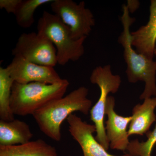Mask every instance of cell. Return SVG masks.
I'll return each instance as SVG.
<instances>
[{
    "instance_id": "cell-1",
    "label": "cell",
    "mask_w": 156,
    "mask_h": 156,
    "mask_svg": "<svg viewBox=\"0 0 156 156\" xmlns=\"http://www.w3.org/2000/svg\"><path fill=\"white\" fill-rule=\"evenodd\" d=\"M88 94L89 89L81 87L37 111L32 116L39 129L49 138L60 141L62 124L70 115L76 112L85 115L90 113L92 101L87 97Z\"/></svg>"
},
{
    "instance_id": "cell-2",
    "label": "cell",
    "mask_w": 156,
    "mask_h": 156,
    "mask_svg": "<svg viewBox=\"0 0 156 156\" xmlns=\"http://www.w3.org/2000/svg\"><path fill=\"white\" fill-rule=\"evenodd\" d=\"M122 12L121 20L123 31L118 41L123 48L127 79L131 83L139 81L144 83V90L140 96V100L156 97V61L134 50L131 44L130 29L135 19L130 16L126 4L123 5Z\"/></svg>"
},
{
    "instance_id": "cell-3",
    "label": "cell",
    "mask_w": 156,
    "mask_h": 156,
    "mask_svg": "<svg viewBox=\"0 0 156 156\" xmlns=\"http://www.w3.org/2000/svg\"><path fill=\"white\" fill-rule=\"evenodd\" d=\"M69 85L66 79L54 84L41 82L20 84L14 82L11 98L12 111L17 115H32L50 101L64 96Z\"/></svg>"
},
{
    "instance_id": "cell-4",
    "label": "cell",
    "mask_w": 156,
    "mask_h": 156,
    "mask_svg": "<svg viewBox=\"0 0 156 156\" xmlns=\"http://www.w3.org/2000/svg\"><path fill=\"white\" fill-rule=\"evenodd\" d=\"M37 29L38 33L48 38L55 46L59 65L78 61L84 55V43L87 37L74 40L69 27L55 14L44 11L38 21Z\"/></svg>"
},
{
    "instance_id": "cell-5",
    "label": "cell",
    "mask_w": 156,
    "mask_h": 156,
    "mask_svg": "<svg viewBox=\"0 0 156 156\" xmlns=\"http://www.w3.org/2000/svg\"><path fill=\"white\" fill-rule=\"evenodd\" d=\"M92 83L96 84L100 91L99 98L90 110V118L96 129L95 138L106 150L109 147L104 120L105 108L110 93H117L119 91L122 79L119 75L113 74L110 65L97 66L92 70L90 77Z\"/></svg>"
},
{
    "instance_id": "cell-6",
    "label": "cell",
    "mask_w": 156,
    "mask_h": 156,
    "mask_svg": "<svg viewBox=\"0 0 156 156\" xmlns=\"http://www.w3.org/2000/svg\"><path fill=\"white\" fill-rule=\"evenodd\" d=\"M52 11L69 27L74 40L87 37L95 25V17L85 2L79 4L72 0H54Z\"/></svg>"
},
{
    "instance_id": "cell-7",
    "label": "cell",
    "mask_w": 156,
    "mask_h": 156,
    "mask_svg": "<svg viewBox=\"0 0 156 156\" xmlns=\"http://www.w3.org/2000/svg\"><path fill=\"white\" fill-rule=\"evenodd\" d=\"M12 54L40 65L54 67L57 64L55 46L48 38L38 32L21 34Z\"/></svg>"
},
{
    "instance_id": "cell-8",
    "label": "cell",
    "mask_w": 156,
    "mask_h": 156,
    "mask_svg": "<svg viewBox=\"0 0 156 156\" xmlns=\"http://www.w3.org/2000/svg\"><path fill=\"white\" fill-rule=\"evenodd\" d=\"M7 68L14 82L20 84L41 82L54 84L63 80L54 67L35 64L19 56H14Z\"/></svg>"
},
{
    "instance_id": "cell-9",
    "label": "cell",
    "mask_w": 156,
    "mask_h": 156,
    "mask_svg": "<svg viewBox=\"0 0 156 156\" xmlns=\"http://www.w3.org/2000/svg\"><path fill=\"white\" fill-rule=\"evenodd\" d=\"M66 120L70 134L80 144L83 156H132L129 153L121 156L109 153L93 136L96 131L95 125L83 121L75 114L70 115Z\"/></svg>"
},
{
    "instance_id": "cell-10",
    "label": "cell",
    "mask_w": 156,
    "mask_h": 156,
    "mask_svg": "<svg viewBox=\"0 0 156 156\" xmlns=\"http://www.w3.org/2000/svg\"><path fill=\"white\" fill-rule=\"evenodd\" d=\"M115 100L113 96H109L107 101L105 114L108 117L105 122V132L112 149L127 150L130 141L128 128L132 116L124 117L117 114L115 111Z\"/></svg>"
},
{
    "instance_id": "cell-11",
    "label": "cell",
    "mask_w": 156,
    "mask_h": 156,
    "mask_svg": "<svg viewBox=\"0 0 156 156\" xmlns=\"http://www.w3.org/2000/svg\"><path fill=\"white\" fill-rule=\"evenodd\" d=\"M131 44L137 53L153 59L156 48V0H151L149 20L131 34Z\"/></svg>"
},
{
    "instance_id": "cell-12",
    "label": "cell",
    "mask_w": 156,
    "mask_h": 156,
    "mask_svg": "<svg viewBox=\"0 0 156 156\" xmlns=\"http://www.w3.org/2000/svg\"><path fill=\"white\" fill-rule=\"evenodd\" d=\"M156 97L146 98L141 104H138L134 107L132 120L128 127L129 136L146 134L156 121Z\"/></svg>"
},
{
    "instance_id": "cell-13",
    "label": "cell",
    "mask_w": 156,
    "mask_h": 156,
    "mask_svg": "<svg viewBox=\"0 0 156 156\" xmlns=\"http://www.w3.org/2000/svg\"><path fill=\"white\" fill-rule=\"evenodd\" d=\"M33 135L30 126L23 121H0V146L24 144L31 141Z\"/></svg>"
},
{
    "instance_id": "cell-14",
    "label": "cell",
    "mask_w": 156,
    "mask_h": 156,
    "mask_svg": "<svg viewBox=\"0 0 156 156\" xmlns=\"http://www.w3.org/2000/svg\"><path fill=\"white\" fill-rule=\"evenodd\" d=\"M0 156H58L56 148L41 139L24 144L0 146Z\"/></svg>"
},
{
    "instance_id": "cell-15",
    "label": "cell",
    "mask_w": 156,
    "mask_h": 156,
    "mask_svg": "<svg viewBox=\"0 0 156 156\" xmlns=\"http://www.w3.org/2000/svg\"><path fill=\"white\" fill-rule=\"evenodd\" d=\"M14 83L7 67H0V118L1 120L6 122L15 119L11 107V91Z\"/></svg>"
},
{
    "instance_id": "cell-16",
    "label": "cell",
    "mask_w": 156,
    "mask_h": 156,
    "mask_svg": "<svg viewBox=\"0 0 156 156\" xmlns=\"http://www.w3.org/2000/svg\"><path fill=\"white\" fill-rule=\"evenodd\" d=\"M54 0H22L15 14L16 22L20 27L29 28L34 23L35 12L38 8Z\"/></svg>"
},
{
    "instance_id": "cell-17",
    "label": "cell",
    "mask_w": 156,
    "mask_h": 156,
    "mask_svg": "<svg viewBox=\"0 0 156 156\" xmlns=\"http://www.w3.org/2000/svg\"><path fill=\"white\" fill-rule=\"evenodd\" d=\"M147 140L140 142L138 139L130 141L127 150L132 156H151L154 147L156 144V122L152 131L146 134Z\"/></svg>"
},
{
    "instance_id": "cell-18",
    "label": "cell",
    "mask_w": 156,
    "mask_h": 156,
    "mask_svg": "<svg viewBox=\"0 0 156 156\" xmlns=\"http://www.w3.org/2000/svg\"><path fill=\"white\" fill-rule=\"evenodd\" d=\"M22 0H0V9H5L8 14H15Z\"/></svg>"
},
{
    "instance_id": "cell-19",
    "label": "cell",
    "mask_w": 156,
    "mask_h": 156,
    "mask_svg": "<svg viewBox=\"0 0 156 156\" xmlns=\"http://www.w3.org/2000/svg\"><path fill=\"white\" fill-rule=\"evenodd\" d=\"M126 5L129 13H133L139 8L140 2L136 0H128Z\"/></svg>"
},
{
    "instance_id": "cell-20",
    "label": "cell",
    "mask_w": 156,
    "mask_h": 156,
    "mask_svg": "<svg viewBox=\"0 0 156 156\" xmlns=\"http://www.w3.org/2000/svg\"><path fill=\"white\" fill-rule=\"evenodd\" d=\"M154 55H156V48L154 51Z\"/></svg>"
}]
</instances>
